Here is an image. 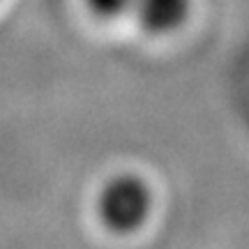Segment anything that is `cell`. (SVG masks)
Wrapping results in <instances>:
<instances>
[{
	"instance_id": "1",
	"label": "cell",
	"mask_w": 249,
	"mask_h": 249,
	"mask_svg": "<svg viewBox=\"0 0 249 249\" xmlns=\"http://www.w3.org/2000/svg\"><path fill=\"white\" fill-rule=\"evenodd\" d=\"M150 189L136 176L108 180L99 194V217L108 229L129 233L139 229L150 213Z\"/></svg>"
},
{
	"instance_id": "2",
	"label": "cell",
	"mask_w": 249,
	"mask_h": 249,
	"mask_svg": "<svg viewBox=\"0 0 249 249\" xmlns=\"http://www.w3.org/2000/svg\"><path fill=\"white\" fill-rule=\"evenodd\" d=\"M134 12L150 33H171L187 18L189 0H134Z\"/></svg>"
},
{
	"instance_id": "3",
	"label": "cell",
	"mask_w": 249,
	"mask_h": 249,
	"mask_svg": "<svg viewBox=\"0 0 249 249\" xmlns=\"http://www.w3.org/2000/svg\"><path fill=\"white\" fill-rule=\"evenodd\" d=\"M88 5L99 17H118L134 7V0H88Z\"/></svg>"
}]
</instances>
